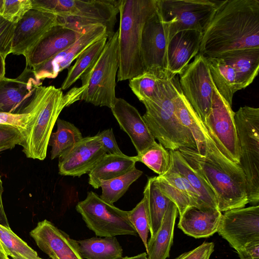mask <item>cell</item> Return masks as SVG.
Instances as JSON below:
<instances>
[{"mask_svg":"<svg viewBox=\"0 0 259 259\" xmlns=\"http://www.w3.org/2000/svg\"><path fill=\"white\" fill-rule=\"evenodd\" d=\"M259 48V1H221L202 32L199 53L206 57Z\"/></svg>","mask_w":259,"mask_h":259,"instance_id":"1","label":"cell"},{"mask_svg":"<svg viewBox=\"0 0 259 259\" xmlns=\"http://www.w3.org/2000/svg\"><path fill=\"white\" fill-rule=\"evenodd\" d=\"M84 88L74 87L64 94L61 88L40 85L21 113L30 115L20 146L27 158L43 160L53 128L63 109L80 100Z\"/></svg>","mask_w":259,"mask_h":259,"instance_id":"2","label":"cell"},{"mask_svg":"<svg viewBox=\"0 0 259 259\" xmlns=\"http://www.w3.org/2000/svg\"><path fill=\"white\" fill-rule=\"evenodd\" d=\"M157 9V0H121L117 81L130 80L145 72L141 55L142 31Z\"/></svg>","mask_w":259,"mask_h":259,"instance_id":"3","label":"cell"},{"mask_svg":"<svg viewBox=\"0 0 259 259\" xmlns=\"http://www.w3.org/2000/svg\"><path fill=\"white\" fill-rule=\"evenodd\" d=\"M180 90L177 77L166 79L159 99L142 102L146 110L142 117L155 139L165 149H197L190 131L181 122L175 112L174 100Z\"/></svg>","mask_w":259,"mask_h":259,"instance_id":"4","label":"cell"},{"mask_svg":"<svg viewBox=\"0 0 259 259\" xmlns=\"http://www.w3.org/2000/svg\"><path fill=\"white\" fill-rule=\"evenodd\" d=\"M32 9L57 17L58 23L79 29L106 26L108 39L114 34L121 0H31Z\"/></svg>","mask_w":259,"mask_h":259,"instance_id":"5","label":"cell"},{"mask_svg":"<svg viewBox=\"0 0 259 259\" xmlns=\"http://www.w3.org/2000/svg\"><path fill=\"white\" fill-rule=\"evenodd\" d=\"M178 150L211 188L221 212L244 207L248 203L244 175L224 168L209 158L200 155L197 149L185 147Z\"/></svg>","mask_w":259,"mask_h":259,"instance_id":"6","label":"cell"},{"mask_svg":"<svg viewBox=\"0 0 259 259\" xmlns=\"http://www.w3.org/2000/svg\"><path fill=\"white\" fill-rule=\"evenodd\" d=\"M118 31L107 39L101 54L80 77L84 90L80 100L111 109L115 103L116 77L118 69Z\"/></svg>","mask_w":259,"mask_h":259,"instance_id":"7","label":"cell"},{"mask_svg":"<svg viewBox=\"0 0 259 259\" xmlns=\"http://www.w3.org/2000/svg\"><path fill=\"white\" fill-rule=\"evenodd\" d=\"M240 149V165L244 174L248 203L259 202V108L241 107L234 112Z\"/></svg>","mask_w":259,"mask_h":259,"instance_id":"8","label":"cell"},{"mask_svg":"<svg viewBox=\"0 0 259 259\" xmlns=\"http://www.w3.org/2000/svg\"><path fill=\"white\" fill-rule=\"evenodd\" d=\"M87 227L100 237L118 235L137 236V232L130 223L127 211L103 201L93 191L76 205Z\"/></svg>","mask_w":259,"mask_h":259,"instance_id":"9","label":"cell"},{"mask_svg":"<svg viewBox=\"0 0 259 259\" xmlns=\"http://www.w3.org/2000/svg\"><path fill=\"white\" fill-rule=\"evenodd\" d=\"M221 1L157 0V10L169 27V40L178 32L195 30L203 32Z\"/></svg>","mask_w":259,"mask_h":259,"instance_id":"10","label":"cell"},{"mask_svg":"<svg viewBox=\"0 0 259 259\" xmlns=\"http://www.w3.org/2000/svg\"><path fill=\"white\" fill-rule=\"evenodd\" d=\"M203 123L220 152L230 161L240 165L234 112L214 85L211 108Z\"/></svg>","mask_w":259,"mask_h":259,"instance_id":"11","label":"cell"},{"mask_svg":"<svg viewBox=\"0 0 259 259\" xmlns=\"http://www.w3.org/2000/svg\"><path fill=\"white\" fill-rule=\"evenodd\" d=\"M169 27L157 9L146 22L142 31L141 55L145 72L166 79L172 77L168 70Z\"/></svg>","mask_w":259,"mask_h":259,"instance_id":"12","label":"cell"},{"mask_svg":"<svg viewBox=\"0 0 259 259\" xmlns=\"http://www.w3.org/2000/svg\"><path fill=\"white\" fill-rule=\"evenodd\" d=\"M179 75L182 93L204 122L211 108L214 87L206 58L198 53Z\"/></svg>","mask_w":259,"mask_h":259,"instance_id":"13","label":"cell"},{"mask_svg":"<svg viewBox=\"0 0 259 259\" xmlns=\"http://www.w3.org/2000/svg\"><path fill=\"white\" fill-rule=\"evenodd\" d=\"M217 232L236 251L259 240V205L225 211Z\"/></svg>","mask_w":259,"mask_h":259,"instance_id":"14","label":"cell"},{"mask_svg":"<svg viewBox=\"0 0 259 259\" xmlns=\"http://www.w3.org/2000/svg\"><path fill=\"white\" fill-rule=\"evenodd\" d=\"M106 154L97 135L82 138L59 157V174L80 177L89 173Z\"/></svg>","mask_w":259,"mask_h":259,"instance_id":"15","label":"cell"},{"mask_svg":"<svg viewBox=\"0 0 259 259\" xmlns=\"http://www.w3.org/2000/svg\"><path fill=\"white\" fill-rule=\"evenodd\" d=\"M107 37L106 26L94 25L86 28L79 37L71 45L33 69L39 80L55 78L59 73L67 68L85 49L96 41Z\"/></svg>","mask_w":259,"mask_h":259,"instance_id":"16","label":"cell"},{"mask_svg":"<svg viewBox=\"0 0 259 259\" xmlns=\"http://www.w3.org/2000/svg\"><path fill=\"white\" fill-rule=\"evenodd\" d=\"M85 29L58 23L24 55L26 67L33 69L60 53L73 44Z\"/></svg>","mask_w":259,"mask_h":259,"instance_id":"17","label":"cell"},{"mask_svg":"<svg viewBox=\"0 0 259 259\" xmlns=\"http://www.w3.org/2000/svg\"><path fill=\"white\" fill-rule=\"evenodd\" d=\"M30 235L39 248L52 259H84L77 241L47 220L38 222Z\"/></svg>","mask_w":259,"mask_h":259,"instance_id":"18","label":"cell"},{"mask_svg":"<svg viewBox=\"0 0 259 259\" xmlns=\"http://www.w3.org/2000/svg\"><path fill=\"white\" fill-rule=\"evenodd\" d=\"M41 85L33 70L27 67L16 78L4 77L0 80V112L21 113Z\"/></svg>","mask_w":259,"mask_h":259,"instance_id":"19","label":"cell"},{"mask_svg":"<svg viewBox=\"0 0 259 259\" xmlns=\"http://www.w3.org/2000/svg\"><path fill=\"white\" fill-rule=\"evenodd\" d=\"M57 23V17L55 15L31 9L15 24L11 53L24 56L51 27Z\"/></svg>","mask_w":259,"mask_h":259,"instance_id":"20","label":"cell"},{"mask_svg":"<svg viewBox=\"0 0 259 259\" xmlns=\"http://www.w3.org/2000/svg\"><path fill=\"white\" fill-rule=\"evenodd\" d=\"M121 129L130 137L137 154L152 146L155 139L138 110L124 99L117 98L111 109Z\"/></svg>","mask_w":259,"mask_h":259,"instance_id":"21","label":"cell"},{"mask_svg":"<svg viewBox=\"0 0 259 259\" xmlns=\"http://www.w3.org/2000/svg\"><path fill=\"white\" fill-rule=\"evenodd\" d=\"M155 180L162 193L176 205L180 217L191 206L201 209L211 208L202 203L196 191L174 166L172 159L168 170L156 177Z\"/></svg>","mask_w":259,"mask_h":259,"instance_id":"22","label":"cell"},{"mask_svg":"<svg viewBox=\"0 0 259 259\" xmlns=\"http://www.w3.org/2000/svg\"><path fill=\"white\" fill-rule=\"evenodd\" d=\"M202 33L195 30L178 32L167 48L168 70L172 77L181 73L199 53Z\"/></svg>","mask_w":259,"mask_h":259,"instance_id":"23","label":"cell"},{"mask_svg":"<svg viewBox=\"0 0 259 259\" xmlns=\"http://www.w3.org/2000/svg\"><path fill=\"white\" fill-rule=\"evenodd\" d=\"M218 209L188 207L180 217L178 227L195 238H207L217 232L222 217Z\"/></svg>","mask_w":259,"mask_h":259,"instance_id":"24","label":"cell"},{"mask_svg":"<svg viewBox=\"0 0 259 259\" xmlns=\"http://www.w3.org/2000/svg\"><path fill=\"white\" fill-rule=\"evenodd\" d=\"M215 57L222 59L234 69L237 91L251 84L258 74L259 48L234 50Z\"/></svg>","mask_w":259,"mask_h":259,"instance_id":"25","label":"cell"},{"mask_svg":"<svg viewBox=\"0 0 259 259\" xmlns=\"http://www.w3.org/2000/svg\"><path fill=\"white\" fill-rule=\"evenodd\" d=\"M178 212L176 205L172 201L163 217L160 227L147 242L146 250L148 259H166L169 256Z\"/></svg>","mask_w":259,"mask_h":259,"instance_id":"26","label":"cell"},{"mask_svg":"<svg viewBox=\"0 0 259 259\" xmlns=\"http://www.w3.org/2000/svg\"><path fill=\"white\" fill-rule=\"evenodd\" d=\"M134 156L124 154H106L88 173L89 183L95 189L100 187L102 181L110 180L136 167Z\"/></svg>","mask_w":259,"mask_h":259,"instance_id":"27","label":"cell"},{"mask_svg":"<svg viewBox=\"0 0 259 259\" xmlns=\"http://www.w3.org/2000/svg\"><path fill=\"white\" fill-rule=\"evenodd\" d=\"M172 163L199 195L202 203L208 208L218 209L215 196L201 176L193 169L178 150H169Z\"/></svg>","mask_w":259,"mask_h":259,"instance_id":"28","label":"cell"},{"mask_svg":"<svg viewBox=\"0 0 259 259\" xmlns=\"http://www.w3.org/2000/svg\"><path fill=\"white\" fill-rule=\"evenodd\" d=\"M206 58L214 87L220 95L232 106L234 94L237 91L234 69L219 57Z\"/></svg>","mask_w":259,"mask_h":259,"instance_id":"29","label":"cell"},{"mask_svg":"<svg viewBox=\"0 0 259 259\" xmlns=\"http://www.w3.org/2000/svg\"><path fill=\"white\" fill-rule=\"evenodd\" d=\"M79 252L87 259H123V249L115 237H92L77 241Z\"/></svg>","mask_w":259,"mask_h":259,"instance_id":"30","label":"cell"},{"mask_svg":"<svg viewBox=\"0 0 259 259\" xmlns=\"http://www.w3.org/2000/svg\"><path fill=\"white\" fill-rule=\"evenodd\" d=\"M155 178L149 177L144 188L147 195V210L151 237L160 227L163 217L172 202L161 191Z\"/></svg>","mask_w":259,"mask_h":259,"instance_id":"31","label":"cell"},{"mask_svg":"<svg viewBox=\"0 0 259 259\" xmlns=\"http://www.w3.org/2000/svg\"><path fill=\"white\" fill-rule=\"evenodd\" d=\"M56 122L57 131L51 133L48 143L52 147V160L59 158L83 138L79 130L73 123L60 118Z\"/></svg>","mask_w":259,"mask_h":259,"instance_id":"32","label":"cell"},{"mask_svg":"<svg viewBox=\"0 0 259 259\" xmlns=\"http://www.w3.org/2000/svg\"><path fill=\"white\" fill-rule=\"evenodd\" d=\"M107 37H103L92 44L85 49L76 59L75 63L68 69L67 74L61 89L65 90L69 88L98 58L103 50Z\"/></svg>","mask_w":259,"mask_h":259,"instance_id":"33","label":"cell"},{"mask_svg":"<svg viewBox=\"0 0 259 259\" xmlns=\"http://www.w3.org/2000/svg\"><path fill=\"white\" fill-rule=\"evenodd\" d=\"M167 79H162L153 73L145 72L130 79L129 87L142 103L153 101L161 97L164 83Z\"/></svg>","mask_w":259,"mask_h":259,"instance_id":"34","label":"cell"},{"mask_svg":"<svg viewBox=\"0 0 259 259\" xmlns=\"http://www.w3.org/2000/svg\"><path fill=\"white\" fill-rule=\"evenodd\" d=\"M143 174V171L134 168L127 173L116 178L102 181L100 197L110 204L118 200L126 192L129 187Z\"/></svg>","mask_w":259,"mask_h":259,"instance_id":"35","label":"cell"},{"mask_svg":"<svg viewBox=\"0 0 259 259\" xmlns=\"http://www.w3.org/2000/svg\"><path fill=\"white\" fill-rule=\"evenodd\" d=\"M0 244L8 256L14 259H40L37 253L15 234L0 224Z\"/></svg>","mask_w":259,"mask_h":259,"instance_id":"36","label":"cell"},{"mask_svg":"<svg viewBox=\"0 0 259 259\" xmlns=\"http://www.w3.org/2000/svg\"><path fill=\"white\" fill-rule=\"evenodd\" d=\"M134 157L136 162L144 163L159 176L163 175L168 170L171 162L169 150L156 142Z\"/></svg>","mask_w":259,"mask_h":259,"instance_id":"37","label":"cell"},{"mask_svg":"<svg viewBox=\"0 0 259 259\" xmlns=\"http://www.w3.org/2000/svg\"><path fill=\"white\" fill-rule=\"evenodd\" d=\"M144 197L131 210L127 211L128 220L147 248L149 225L147 210V195L144 190Z\"/></svg>","mask_w":259,"mask_h":259,"instance_id":"38","label":"cell"},{"mask_svg":"<svg viewBox=\"0 0 259 259\" xmlns=\"http://www.w3.org/2000/svg\"><path fill=\"white\" fill-rule=\"evenodd\" d=\"M32 9L31 0H4L1 16L7 21L16 24Z\"/></svg>","mask_w":259,"mask_h":259,"instance_id":"39","label":"cell"},{"mask_svg":"<svg viewBox=\"0 0 259 259\" xmlns=\"http://www.w3.org/2000/svg\"><path fill=\"white\" fill-rule=\"evenodd\" d=\"M24 140L23 131L19 128L0 124V152L20 145Z\"/></svg>","mask_w":259,"mask_h":259,"instance_id":"40","label":"cell"},{"mask_svg":"<svg viewBox=\"0 0 259 259\" xmlns=\"http://www.w3.org/2000/svg\"><path fill=\"white\" fill-rule=\"evenodd\" d=\"M15 24L0 15V54L5 57L11 53L12 41Z\"/></svg>","mask_w":259,"mask_h":259,"instance_id":"41","label":"cell"},{"mask_svg":"<svg viewBox=\"0 0 259 259\" xmlns=\"http://www.w3.org/2000/svg\"><path fill=\"white\" fill-rule=\"evenodd\" d=\"M30 115L28 113L0 112V124L13 126L23 131L25 130Z\"/></svg>","mask_w":259,"mask_h":259,"instance_id":"42","label":"cell"},{"mask_svg":"<svg viewBox=\"0 0 259 259\" xmlns=\"http://www.w3.org/2000/svg\"><path fill=\"white\" fill-rule=\"evenodd\" d=\"M214 248L213 242H204L195 248L181 254L175 259H209Z\"/></svg>","mask_w":259,"mask_h":259,"instance_id":"43","label":"cell"},{"mask_svg":"<svg viewBox=\"0 0 259 259\" xmlns=\"http://www.w3.org/2000/svg\"><path fill=\"white\" fill-rule=\"evenodd\" d=\"M97 135L99 137L106 154H120L123 153L117 145L112 128L99 132Z\"/></svg>","mask_w":259,"mask_h":259,"instance_id":"44","label":"cell"},{"mask_svg":"<svg viewBox=\"0 0 259 259\" xmlns=\"http://www.w3.org/2000/svg\"><path fill=\"white\" fill-rule=\"evenodd\" d=\"M237 252L240 259H259V240L250 242Z\"/></svg>","mask_w":259,"mask_h":259,"instance_id":"45","label":"cell"},{"mask_svg":"<svg viewBox=\"0 0 259 259\" xmlns=\"http://www.w3.org/2000/svg\"><path fill=\"white\" fill-rule=\"evenodd\" d=\"M3 192L4 188L0 177V224L6 227H10L3 203L2 194Z\"/></svg>","mask_w":259,"mask_h":259,"instance_id":"46","label":"cell"},{"mask_svg":"<svg viewBox=\"0 0 259 259\" xmlns=\"http://www.w3.org/2000/svg\"><path fill=\"white\" fill-rule=\"evenodd\" d=\"M5 56L0 54V80L5 77Z\"/></svg>","mask_w":259,"mask_h":259,"instance_id":"47","label":"cell"},{"mask_svg":"<svg viewBox=\"0 0 259 259\" xmlns=\"http://www.w3.org/2000/svg\"><path fill=\"white\" fill-rule=\"evenodd\" d=\"M123 259H148L147 256V254L146 252H143L140 254H139L137 255L128 257L125 256L123 258Z\"/></svg>","mask_w":259,"mask_h":259,"instance_id":"48","label":"cell"},{"mask_svg":"<svg viewBox=\"0 0 259 259\" xmlns=\"http://www.w3.org/2000/svg\"><path fill=\"white\" fill-rule=\"evenodd\" d=\"M0 259H10L2 248H0Z\"/></svg>","mask_w":259,"mask_h":259,"instance_id":"49","label":"cell"},{"mask_svg":"<svg viewBox=\"0 0 259 259\" xmlns=\"http://www.w3.org/2000/svg\"><path fill=\"white\" fill-rule=\"evenodd\" d=\"M4 5V0H0V15H1Z\"/></svg>","mask_w":259,"mask_h":259,"instance_id":"50","label":"cell"},{"mask_svg":"<svg viewBox=\"0 0 259 259\" xmlns=\"http://www.w3.org/2000/svg\"><path fill=\"white\" fill-rule=\"evenodd\" d=\"M0 248H2V247L1 246V244H0Z\"/></svg>","mask_w":259,"mask_h":259,"instance_id":"51","label":"cell"},{"mask_svg":"<svg viewBox=\"0 0 259 259\" xmlns=\"http://www.w3.org/2000/svg\"><path fill=\"white\" fill-rule=\"evenodd\" d=\"M12 259H14V258H12ZM40 259H44V258H40Z\"/></svg>","mask_w":259,"mask_h":259,"instance_id":"52","label":"cell"}]
</instances>
